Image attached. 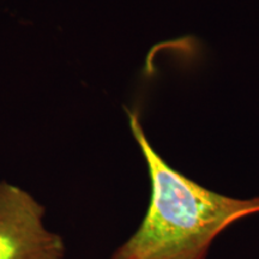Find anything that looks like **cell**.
Returning <instances> with one entry per match:
<instances>
[{
    "instance_id": "obj_1",
    "label": "cell",
    "mask_w": 259,
    "mask_h": 259,
    "mask_svg": "<svg viewBox=\"0 0 259 259\" xmlns=\"http://www.w3.org/2000/svg\"><path fill=\"white\" fill-rule=\"evenodd\" d=\"M127 115L147 162L151 196L141 226L111 259H205L220 233L238 220L259 212V197H226L168 166L149 143L137 113L127 109Z\"/></svg>"
},
{
    "instance_id": "obj_2",
    "label": "cell",
    "mask_w": 259,
    "mask_h": 259,
    "mask_svg": "<svg viewBox=\"0 0 259 259\" xmlns=\"http://www.w3.org/2000/svg\"><path fill=\"white\" fill-rule=\"evenodd\" d=\"M45 212L28 191L0 181V259H65L63 236L47 228Z\"/></svg>"
}]
</instances>
